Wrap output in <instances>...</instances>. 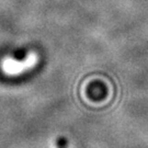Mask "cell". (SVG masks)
<instances>
[{
    "mask_svg": "<svg viewBox=\"0 0 148 148\" xmlns=\"http://www.w3.org/2000/svg\"><path fill=\"white\" fill-rule=\"evenodd\" d=\"M38 62V56L36 53L32 52L27 55L24 60H16L7 57L2 60V70L8 76H18L29 69L33 68Z\"/></svg>",
    "mask_w": 148,
    "mask_h": 148,
    "instance_id": "1",
    "label": "cell"
}]
</instances>
